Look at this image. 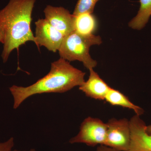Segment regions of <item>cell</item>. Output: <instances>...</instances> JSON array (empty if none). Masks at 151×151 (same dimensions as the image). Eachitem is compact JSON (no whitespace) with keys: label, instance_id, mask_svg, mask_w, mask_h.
Segmentation results:
<instances>
[{"label":"cell","instance_id":"obj_1","mask_svg":"<svg viewBox=\"0 0 151 151\" xmlns=\"http://www.w3.org/2000/svg\"><path fill=\"white\" fill-rule=\"evenodd\" d=\"M36 0H10L0 10V31L4 38L1 56L7 61L11 52L28 41L37 45L31 29L32 15Z\"/></svg>","mask_w":151,"mask_h":151},{"label":"cell","instance_id":"obj_2","mask_svg":"<svg viewBox=\"0 0 151 151\" xmlns=\"http://www.w3.org/2000/svg\"><path fill=\"white\" fill-rule=\"evenodd\" d=\"M85 73L73 67L69 61L60 58L52 63L49 72L35 83L26 87L13 85L9 88L14 98L13 108H18L25 100L46 93H64L85 81Z\"/></svg>","mask_w":151,"mask_h":151},{"label":"cell","instance_id":"obj_3","mask_svg":"<svg viewBox=\"0 0 151 151\" xmlns=\"http://www.w3.org/2000/svg\"><path fill=\"white\" fill-rule=\"evenodd\" d=\"M102 43L100 36L84 35L74 31L64 37L58 50L59 55L60 58L68 61H80L89 70L97 65V61L89 54V49L92 45Z\"/></svg>","mask_w":151,"mask_h":151},{"label":"cell","instance_id":"obj_4","mask_svg":"<svg viewBox=\"0 0 151 151\" xmlns=\"http://www.w3.org/2000/svg\"><path fill=\"white\" fill-rule=\"evenodd\" d=\"M107 131V124L97 118L88 117L81 123L78 134L70 139L69 142L71 144L84 143L91 147L104 145Z\"/></svg>","mask_w":151,"mask_h":151},{"label":"cell","instance_id":"obj_5","mask_svg":"<svg viewBox=\"0 0 151 151\" xmlns=\"http://www.w3.org/2000/svg\"><path fill=\"white\" fill-rule=\"evenodd\" d=\"M107 131L104 145L118 151H129L131 143L129 121L113 118L107 123Z\"/></svg>","mask_w":151,"mask_h":151},{"label":"cell","instance_id":"obj_6","mask_svg":"<svg viewBox=\"0 0 151 151\" xmlns=\"http://www.w3.org/2000/svg\"><path fill=\"white\" fill-rule=\"evenodd\" d=\"M35 38L39 50L44 46L49 51H58L65 36L52 27L45 19H39L35 22Z\"/></svg>","mask_w":151,"mask_h":151},{"label":"cell","instance_id":"obj_7","mask_svg":"<svg viewBox=\"0 0 151 151\" xmlns=\"http://www.w3.org/2000/svg\"><path fill=\"white\" fill-rule=\"evenodd\" d=\"M45 19L63 35L75 31V16L63 7L47 5L44 10Z\"/></svg>","mask_w":151,"mask_h":151},{"label":"cell","instance_id":"obj_8","mask_svg":"<svg viewBox=\"0 0 151 151\" xmlns=\"http://www.w3.org/2000/svg\"><path fill=\"white\" fill-rule=\"evenodd\" d=\"M129 123L131 136L129 151H151V134L146 132L145 122L136 115Z\"/></svg>","mask_w":151,"mask_h":151},{"label":"cell","instance_id":"obj_9","mask_svg":"<svg viewBox=\"0 0 151 151\" xmlns=\"http://www.w3.org/2000/svg\"><path fill=\"white\" fill-rule=\"evenodd\" d=\"M89 78L85 81L79 89L87 97L95 100H103L111 87L102 79L94 68L89 69Z\"/></svg>","mask_w":151,"mask_h":151},{"label":"cell","instance_id":"obj_10","mask_svg":"<svg viewBox=\"0 0 151 151\" xmlns=\"http://www.w3.org/2000/svg\"><path fill=\"white\" fill-rule=\"evenodd\" d=\"M105 100L111 105L121 106L132 110L137 116H141L145 112L142 108L132 103L124 94L111 87L107 93Z\"/></svg>","mask_w":151,"mask_h":151},{"label":"cell","instance_id":"obj_11","mask_svg":"<svg viewBox=\"0 0 151 151\" xmlns=\"http://www.w3.org/2000/svg\"><path fill=\"white\" fill-rule=\"evenodd\" d=\"M139 2L140 5L137 14L129 23L130 28L138 30L146 26L151 16V0H139Z\"/></svg>","mask_w":151,"mask_h":151},{"label":"cell","instance_id":"obj_12","mask_svg":"<svg viewBox=\"0 0 151 151\" xmlns=\"http://www.w3.org/2000/svg\"><path fill=\"white\" fill-rule=\"evenodd\" d=\"M97 22L92 13H85L75 16V31L84 35L93 34Z\"/></svg>","mask_w":151,"mask_h":151},{"label":"cell","instance_id":"obj_13","mask_svg":"<svg viewBox=\"0 0 151 151\" xmlns=\"http://www.w3.org/2000/svg\"><path fill=\"white\" fill-rule=\"evenodd\" d=\"M100 0H78L73 14L76 16L85 13H93L96 4Z\"/></svg>","mask_w":151,"mask_h":151},{"label":"cell","instance_id":"obj_14","mask_svg":"<svg viewBox=\"0 0 151 151\" xmlns=\"http://www.w3.org/2000/svg\"><path fill=\"white\" fill-rule=\"evenodd\" d=\"M14 145V138L11 137L6 142H0V151H12Z\"/></svg>","mask_w":151,"mask_h":151},{"label":"cell","instance_id":"obj_15","mask_svg":"<svg viewBox=\"0 0 151 151\" xmlns=\"http://www.w3.org/2000/svg\"><path fill=\"white\" fill-rule=\"evenodd\" d=\"M96 151H118L116 150L115 149L110 147H108L104 145H100L98 146L97 148Z\"/></svg>","mask_w":151,"mask_h":151},{"label":"cell","instance_id":"obj_16","mask_svg":"<svg viewBox=\"0 0 151 151\" xmlns=\"http://www.w3.org/2000/svg\"><path fill=\"white\" fill-rule=\"evenodd\" d=\"M146 131L148 134H151V125L146 127Z\"/></svg>","mask_w":151,"mask_h":151},{"label":"cell","instance_id":"obj_17","mask_svg":"<svg viewBox=\"0 0 151 151\" xmlns=\"http://www.w3.org/2000/svg\"><path fill=\"white\" fill-rule=\"evenodd\" d=\"M0 42H1L2 43H3L4 42V38L1 31H0Z\"/></svg>","mask_w":151,"mask_h":151},{"label":"cell","instance_id":"obj_18","mask_svg":"<svg viewBox=\"0 0 151 151\" xmlns=\"http://www.w3.org/2000/svg\"><path fill=\"white\" fill-rule=\"evenodd\" d=\"M20 151V150H14L13 151ZM29 151H36L35 149H30V150H29Z\"/></svg>","mask_w":151,"mask_h":151}]
</instances>
